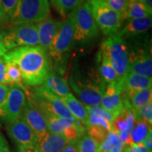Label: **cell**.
<instances>
[{"instance_id":"6da1fadb","label":"cell","mask_w":152,"mask_h":152,"mask_svg":"<svg viewBox=\"0 0 152 152\" xmlns=\"http://www.w3.org/2000/svg\"><path fill=\"white\" fill-rule=\"evenodd\" d=\"M3 58L5 61L13 62L18 66L23 84L26 86H41L52 73L49 55L40 45L17 47L5 53Z\"/></svg>"},{"instance_id":"7a4b0ae2","label":"cell","mask_w":152,"mask_h":152,"mask_svg":"<svg viewBox=\"0 0 152 152\" xmlns=\"http://www.w3.org/2000/svg\"><path fill=\"white\" fill-rule=\"evenodd\" d=\"M87 76L73 75L69 84L73 92L86 106H100L106 84L99 71H92Z\"/></svg>"},{"instance_id":"3957f363","label":"cell","mask_w":152,"mask_h":152,"mask_svg":"<svg viewBox=\"0 0 152 152\" xmlns=\"http://www.w3.org/2000/svg\"><path fill=\"white\" fill-rule=\"evenodd\" d=\"M28 99L45 115H54L64 118L75 119L64 102L44 85L25 91Z\"/></svg>"},{"instance_id":"277c9868","label":"cell","mask_w":152,"mask_h":152,"mask_svg":"<svg viewBox=\"0 0 152 152\" xmlns=\"http://www.w3.org/2000/svg\"><path fill=\"white\" fill-rule=\"evenodd\" d=\"M100 52L111 63L118 80L123 82L129 73V51L124 39L117 35L110 36L102 42Z\"/></svg>"},{"instance_id":"5b68a950","label":"cell","mask_w":152,"mask_h":152,"mask_svg":"<svg viewBox=\"0 0 152 152\" xmlns=\"http://www.w3.org/2000/svg\"><path fill=\"white\" fill-rule=\"evenodd\" d=\"M97 27L106 36L116 35L125 21L123 14L114 11L103 0H89Z\"/></svg>"},{"instance_id":"8992f818","label":"cell","mask_w":152,"mask_h":152,"mask_svg":"<svg viewBox=\"0 0 152 152\" xmlns=\"http://www.w3.org/2000/svg\"><path fill=\"white\" fill-rule=\"evenodd\" d=\"M75 21L74 42L87 43L99 35L88 0H85L73 11Z\"/></svg>"},{"instance_id":"52a82bcc","label":"cell","mask_w":152,"mask_h":152,"mask_svg":"<svg viewBox=\"0 0 152 152\" xmlns=\"http://www.w3.org/2000/svg\"><path fill=\"white\" fill-rule=\"evenodd\" d=\"M2 35L7 52L17 47L39 45L37 23L12 25Z\"/></svg>"},{"instance_id":"ba28073f","label":"cell","mask_w":152,"mask_h":152,"mask_svg":"<svg viewBox=\"0 0 152 152\" xmlns=\"http://www.w3.org/2000/svg\"><path fill=\"white\" fill-rule=\"evenodd\" d=\"M49 15L48 0H20L14 17L12 25L27 23H40Z\"/></svg>"},{"instance_id":"9c48e42d","label":"cell","mask_w":152,"mask_h":152,"mask_svg":"<svg viewBox=\"0 0 152 152\" xmlns=\"http://www.w3.org/2000/svg\"><path fill=\"white\" fill-rule=\"evenodd\" d=\"M26 87L11 85L4 101L0 104V118L9 124L22 117L26 102Z\"/></svg>"},{"instance_id":"30bf717a","label":"cell","mask_w":152,"mask_h":152,"mask_svg":"<svg viewBox=\"0 0 152 152\" xmlns=\"http://www.w3.org/2000/svg\"><path fill=\"white\" fill-rule=\"evenodd\" d=\"M75 21L73 11L62 21L60 28L53 39L48 50L49 56L56 61H59L63 55L71 48L74 43Z\"/></svg>"},{"instance_id":"8fae6325","label":"cell","mask_w":152,"mask_h":152,"mask_svg":"<svg viewBox=\"0 0 152 152\" xmlns=\"http://www.w3.org/2000/svg\"><path fill=\"white\" fill-rule=\"evenodd\" d=\"M7 132L18 147L37 148V137L22 117L8 124Z\"/></svg>"},{"instance_id":"7c38bea8","label":"cell","mask_w":152,"mask_h":152,"mask_svg":"<svg viewBox=\"0 0 152 152\" xmlns=\"http://www.w3.org/2000/svg\"><path fill=\"white\" fill-rule=\"evenodd\" d=\"M123 91V82L119 80L113 82L106 87L101 101V106L115 117L124 111Z\"/></svg>"},{"instance_id":"4fadbf2b","label":"cell","mask_w":152,"mask_h":152,"mask_svg":"<svg viewBox=\"0 0 152 152\" xmlns=\"http://www.w3.org/2000/svg\"><path fill=\"white\" fill-rule=\"evenodd\" d=\"M22 118L35 133L37 140L49 132L45 115L29 99L26 100Z\"/></svg>"},{"instance_id":"5bb4252c","label":"cell","mask_w":152,"mask_h":152,"mask_svg":"<svg viewBox=\"0 0 152 152\" xmlns=\"http://www.w3.org/2000/svg\"><path fill=\"white\" fill-rule=\"evenodd\" d=\"M129 72L147 77L152 75V59L151 49L136 48L128 52Z\"/></svg>"},{"instance_id":"9a60e30c","label":"cell","mask_w":152,"mask_h":152,"mask_svg":"<svg viewBox=\"0 0 152 152\" xmlns=\"http://www.w3.org/2000/svg\"><path fill=\"white\" fill-rule=\"evenodd\" d=\"M151 16L128 19L116 35L122 38H130L147 32L151 26Z\"/></svg>"},{"instance_id":"2e32d148","label":"cell","mask_w":152,"mask_h":152,"mask_svg":"<svg viewBox=\"0 0 152 152\" xmlns=\"http://www.w3.org/2000/svg\"><path fill=\"white\" fill-rule=\"evenodd\" d=\"M151 77L129 72L123 81V92L128 99H130L134 93L144 89L151 88Z\"/></svg>"},{"instance_id":"e0dca14e","label":"cell","mask_w":152,"mask_h":152,"mask_svg":"<svg viewBox=\"0 0 152 152\" xmlns=\"http://www.w3.org/2000/svg\"><path fill=\"white\" fill-rule=\"evenodd\" d=\"M61 23L49 17L43 21L37 23L39 44L47 52Z\"/></svg>"},{"instance_id":"ac0fdd59","label":"cell","mask_w":152,"mask_h":152,"mask_svg":"<svg viewBox=\"0 0 152 152\" xmlns=\"http://www.w3.org/2000/svg\"><path fill=\"white\" fill-rule=\"evenodd\" d=\"M68 142L60 133L49 132L37 139V150L39 152H61Z\"/></svg>"},{"instance_id":"d6986e66","label":"cell","mask_w":152,"mask_h":152,"mask_svg":"<svg viewBox=\"0 0 152 152\" xmlns=\"http://www.w3.org/2000/svg\"><path fill=\"white\" fill-rule=\"evenodd\" d=\"M60 99L66 106L73 116L80 121L87 129L89 125V114L85 106L71 93L65 97H61Z\"/></svg>"},{"instance_id":"ffe728a7","label":"cell","mask_w":152,"mask_h":152,"mask_svg":"<svg viewBox=\"0 0 152 152\" xmlns=\"http://www.w3.org/2000/svg\"><path fill=\"white\" fill-rule=\"evenodd\" d=\"M43 85L60 98L65 97L71 93L66 80L56 75L53 72L47 76Z\"/></svg>"},{"instance_id":"44dd1931","label":"cell","mask_w":152,"mask_h":152,"mask_svg":"<svg viewBox=\"0 0 152 152\" xmlns=\"http://www.w3.org/2000/svg\"><path fill=\"white\" fill-rule=\"evenodd\" d=\"M151 6L143 2L141 0H129V4L123 16L125 20L128 19L140 18L151 16Z\"/></svg>"},{"instance_id":"7402d4cb","label":"cell","mask_w":152,"mask_h":152,"mask_svg":"<svg viewBox=\"0 0 152 152\" xmlns=\"http://www.w3.org/2000/svg\"><path fill=\"white\" fill-rule=\"evenodd\" d=\"M99 61H100V66L99 68V75L103 80L105 84H111L118 80V75L115 73V70L111 66V63L108 60L105 55L102 54V52H99Z\"/></svg>"},{"instance_id":"603a6c76","label":"cell","mask_w":152,"mask_h":152,"mask_svg":"<svg viewBox=\"0 0 152 152\" xmlns=\"http://www.w3.org/2000/svg\"><path fill=\"white\" fill-rule=\"evenodd\" d=\"M48 124L49 131L52 133L62 134L64 130L71 125L78 123L80 121L76 119L64 118L54 115H45Z\"/></svg>"},{"instance_id":"cb8c5ba5","label":"cell","mask_w":152,"mask_h":152,"mask_svg":"<svg viewBox=\"0 0 152 152\" xmlns=\"http://www.w3.org/2000/svg\"><path fill=\"white\" fill-rule=\"evenodd\" d=\"M152 89L147 88L134 93L128 99L132 111H136L151 102Z\"/></svg>"},{"instance_id":"d4e9b609","label":"cell","mask_w":152,"mask_h":152,"mask_svg":"<svg viewBox=\"0 0 152 152\" xmlns=\"http://www.w3.org/2000/svg\"><path fill=\"white\" fill-rule=\"evenodd\" d=\"M85 0H50L52 6L64 18L77 8Z\"/></svg>"},{"instance_id":"484cf974","label":"cell","mask_w":152,"mask_h":152,"mask_svg":"<svg viewBox=\"0 0 152 152\" xmlns=\"http://www.w3.org/2000/svg\"><path fill=\"white\" fill-rule=\"evenodd\" d=\"M151 132V126L142 121H135L134 127L131 131L130 136L132 143H142L149 132Z\"/></svg>"},{"instance_id":"4316f807","label":"cell","mask_w":152,"mask_h":152,"mask_svg":"<svg viewBox=\"0 0 152 152\" xmlns=\"http://www.w3.org/2000/svg\"><path fill=\"white\" fill-rule=\"evenodd\" d=\"M5 64L7 84L16 85L19 87H23L22 83L21 73H20V69L18 66L11 61H5Z\"/></svg>"},{"instance_id":"83f0119b","label":"cell","mask_w":152,"mask_h":152,"mask_svg":"<svg viewBox=\"0 0 152 152\" xmlns=\"http://www.w3.org/2000/svg\"><path fill=\"white\" fill-rule=\"evenodd\" d=\"M98 144L85 133L77 141L78 152H98Z\"/></svg>"},{"instance_id":"f1b7e54d","label":"cell","mask_w":152,"mask_h":152,"mask_svg":"<svg viewBox=\"0 0 152 152\" xmlns=\"http://www.w3.org/2000/svg\"><path fill=\"white\" fill-rule=\"evenodd\" d=\"M87 134L94 142H96L98 145H99L105 140L109 132L103 127L99 126V125H90L87 128Z\"/></svg>"},{"instance_id":"f546056e","label":"cell","mask_w":152,"mask_h":152,"mask_svg":"<svg viewBox=\"0 0 152 152\" xmlns=\"http://www.w3.org/2000/svg\"><path fill=\"white\" fill-rule=\"evenodd\" d=\"M135 121H142L147 123L151 126L152 125V102L146 104L141 109L136 111H132Z\"/></svg>"},{"instance_id":"4dcf8cb0","label":"cell","mask_w":152,"mask_h":152,"mask_svg":"<svg viewBox=\"0 0 152 152\" xmlns=\"http://www.w3.org/2000/svg\"><path fill=\"white\" fill-rule=\"evenodd\" d=\"M119 137L118 134L113 131L108 132L105 140L101 143L98 147V152H108L113 148L118 141Z\"/></svg>"},{"instance_id":"1f68e13d","label":"cell","mask_w":152,"mask_h":152,"mask_svg":"<svg viewBox=\"0 0 152 152\" xmlns=\"http://www.w3.org/2000/svg\"><path fill=\"white\" fill-rule=\"evenodd\" d=\"M86 108L87 113L89 115H96L99 116H101L104 118V119H106V121H109V123H111L112 124V122L113 121L115 116L113 114L110 113L108 111H106V109H104L103 107H102L101 106H85Z\"/></svg>"},{"instance_id":"d6a6232c","label":"cell","mask_w":152,"mask_h":152,"mask_svg":"<svg viewBox=\"0 0 152 152\" xmlns=\"http://www.w3.org/2000/svg\"><path fill=\"white\" fill-rule=\"evenodd\" d=\"M20 0H1L4 11L7 20L11 21L14 17Z\"/></svg>"},{"instance_id":"836d02e7","label":"cell","mask_w":152,"mask_h":152,"mask_svg":"<svg viewBox=\"0 0 152 152\" xmlns=\"http://www.w3.org/2000/svg\"><path fill=\"white\" fill-rule=\"evenodd\" d=\"M111 125L112 131L115 132L116 134L122 132H124V131H128V125L127 123V121L123 113L114 118Z\"/></svg>"},{"instance_id":"e575fe53","label":"cell","mask_w":152,"mask_h":152,"mask_svg":"<svg viewBox=\"0 0 152 152\" xmlns=\"http://www.w3.org/2000/svg\"><path fill=\"white\" fill-rule=\"evenodd\" d=\"M106 4L114 11L124 14L129 4V0H103Z\"/></svg>"},{"instance_id":"d590c367","label":"cell","mask_w":152,"mask_h":152,"mask_svg":"<svg viewBox=\"0 0 152 152\" xmlns=\"http://www.w3.org/2000/svg\"><path fill=\"white\" fill-rule=\"evenodd\" d=\"M99 125V126L103 127L106 129L108 132L112 130V125L111 123L109 121H106L104 118L99 116L96 115H89V125Z\"/></svg>"},{"instance_id":"8d00e7d4","label":"cell","mask_w":152,"mask_h":152,"mask_svg":"<svg viewBox=\"0 0 152 152\" xmlns=\"http://www.w3.org/2000/svg\"><path fill=\"white\" fill-rule=\"evenodd\" d=\"M123 152H150L142 143H132L129 145L124 146Z\"/></svg>"},{"instance_id":"74e56055","label":"cell","mask_w":152,"mask_h":152,"mask_svg":"<svg viewBox=\"0 0 152 152\" xmlns=\"http://www.w3.org/2000/svg\"><path fill=\"white\" fill-rule=\"evenodd\" d=\"M0 85H8L6 77V64L3 56H0Z\"/></svg>"},{"instance_id":"f35d334b","label":"cell","mask_w":152,"mask_h":152,"mask_svg":"<svg viewBox=\"0 0 152 152\" xmlns=\"http://www.w3.org/2000/svg\"><path fill=\"white\" fill-rule=\"evenodd\" d=\"M10 89V86L7 85H0V104L4 101Z\"/></svg>"},{"instance_id":"ab89813d","label":"cell","mask_w":152,"mask_h":152,"mask_svg":"<svg viewBox=\"0 0 152 152\" xmlns=\"http://www.w3.org/2000/svg\"><path fill=\"white\" fill-rule=\"evenodd\" d=\"M61 152H78L77 142H69Z\"/></svg>"},{"instance_id":"60d3db41","label":"cell","mask_w":152,"mask_h":152,"mask_svg":"<svg viewBox=\"0 0 152 152\" xmlns=\"http://www.w3.org/2000/svg\"><path fill=\"white\" fill-rule=\"evenodd\" d=\"M142 144L144 146L147 148V150L150 152L152 151V133L151 132H149L147 137L144 139V140L142 142Z\"/></svg>"},{"instance_id":"b9f144b4","label":"cell","mask_w":152,"mask_h":152,"mask_svg":"<svg viewBox=\"0 0 152 152\" xmlns=\"http://www.w3.org/2000/svg\"><path fill=\"white\" fill-rule=\"evenodd\" d=\"M124 144H123L119 139L118 141L117 142L116 144H115V145L108 152H123V149H124Z\"/></svg>"},{"instance_id":"7bdbcfd3","label":"cell","mask_w":152,"mask_h":152,"mask_svg":"<svg viewBox=\"0 0 152 152\" xmlns=\"http://www.w3.org/2000/svg\"><path fill=\"white\" fill-rule=\"evenodd\" d=\"M7 148H9L8 143H7V140L3 136V134L0 132V149H7Z\"/></svg>"},{"instance_id":"ee69618b","label":"cell","mask_w":152,"mask_h":152,"mask_svg":"<svg viewBox=\"0 0 152 152\" xmlns=\"http://www.w3.org/2000/svg\"><path fill=\"white\" fill-rule=\"evenodd\" d=\"M5 53H7V50H6L4 44L3 35L2 34L0 33V56H3Z\"/></svg>"},{"instance_id":"f6af8a7d","label":"cell","mask_w":152,"mask_h":152,"mask_svg":"<svg viewBox=\"0 0 152 152\" xmlns=\"http://www.w3.org/2000/svg\"><path fill=\"white\" fill-rule=\"evenodd\" d=\"M17 152H39L37 149H33V148H24L18 147Z\"/></svg>"},{"instance_id":"bcb514c9","label":"cell","mask_w":152,"mask_h":152,"mask_svg":"<svg viewBox=\"0 0 152 152\" xmlns=\"http://www.w3.org/2000/svg\"><path fill=\"white\" fill-rule=\"evenodd\" d=\"M5 20H7V18H6L4 11L3 9L1 0H0V22L5 21Z\"/></svg>"},{"instance_id":"7dc6e473","label":"cell","mask_w":152,"mask_h":152,"mask_svg":"<svg viewBox=\"0 0 152 152\" xmlns=\"http://www.w3.org/2000/svg\"><path fill=\"white\" fill-rule=\"evenodd\" d=\"M142 1H143V2L147 4H149L150 6H151L152 4V0H141Z\"/></svg>"},{"instance_id":"c3c4849f","label":"cell","mask_w":152,"mask_h":152,"mask_svg":"<svg viewBox=\"0 0 152 152\" xmlns=\"http://www.w3.org/2000/svg\"><path fill=\"white\" fill-rule=\"evenodd\" d=\"M0 152H11L9 148L7 149H0Z\"/></svg>"}]
</instances>
